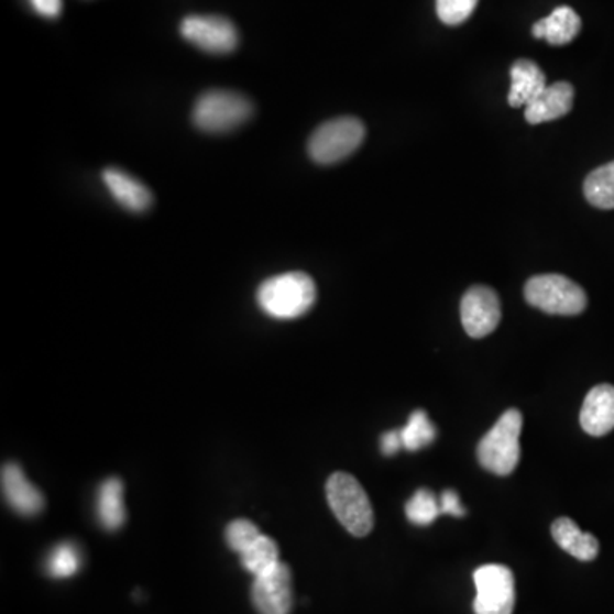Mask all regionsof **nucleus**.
I'll list each match as a JSON object with an SVG mask.
<instances>
[{
  "label": "nucleus",
  "mask_w": 614,
  "mask_h": 614,
  "mask_svg": "<svg viewBox=\"0 0 614 614\" xmlns=\"http://www.w3.org/2000/svg\"><path fill=\"white\" fill-rule=\"evenodd\" d=\"M183 39L207 54H231L238 48L239 33L222 15H188L182 23Z\"/></svg>",
  "instance_id": "obj_8"
},
{
  "label": "nucleus",
  "mask_w": 614,
  "mask_h": 614,
  "mask_svg": "<svg viewBox=\"0 0 614 614\" xmlns=\"http://www.w3.org/2000/svg\"><path fill=\"white\" fill-rule=\"evenodd\" d=\"M461 319L471 338H483L495 331L502 319L497 293L485 285L471 287L461 300Z\"/></svg>",
  "instance_id": "obj_10"
},
{
  "label": "nucleus",
  "mask_w": 614,
  "mask_h": 614,
  "mask_svg": "<svg viewBox=\"0 0 614 614\" xmlns=\"http://www.w3.org/2000/svg\"><path fill=\"white\" fill-rule=\"evenodd\" d=\"M34 11L45 18H57L62 12V0H30Z\"/></svg>",
  "instance_id": "obj_28"
},
{
  "label": "nucleus",
  "mask_w": 614,
  "mask_h": 614,
  "mask_svg": "<svg viewBox=\"0 0 614 614\" xmlns=\"http://www.w3.org/2000/svg\"><path fill=\"white\" fill-rule=\"evenodd\" d=\"M327 497L335 516L350 535L362 538L372 531L374 511L371 501L352 474H331L327 483Z\"/></svg>",
  "instance_id": "obj_2"
},
{
  "label": "nucleus",
  "mask_w": 614,
  "mask_h": 614,
  "mask_svg": "<svg viewBox=\"0 0 614 614\" xmlns=\"http://www.w3.org/2000/svg\"><path fill=\"white\" fill-rule=\"evenodd\" d=\"M405 512L409 523L417 524V526H429V524L436 523L437 517L442 514L439 498L427 489L415 492L414 497L406 502Z\"/></svg>",
  "instance_id": "obj_23"
},
{
  "label": "nucleus",
  "mask_w": 614,
  "mask_h": 614,
  "mask_svg": "<svg viewBox=\"0 0 614 614\" xmlns=\"http://www.w3.org/2000/svg\"><path fill=\"white\" fill-rule=\"evenodd\" d=\"M584 195L595 209H614V161L589 173L584 182Z\"/></svg>",
  "instance_id": "obj_19"
},
{
  "label": "nucleus",
  "mask_w": 614,
  "mask_h": 614,
  "mask_svg": "<svg viewBox=\"0 0 614 614\" xmlns=\"http://www.w3.org/2000/svg\"><path fill=\"white\" fill-rule=\"evenodd\" d=\"M523 415L511 408L498 418L493 429L478 443V459L490 473L507 476L516 470L520 458L519 437Z\"/></svg>",
  "instance_id": "obj_3"
},
{
  "label": "nucleus",
  "mask_w": 614,
  "mask_h": 614,
  "mask_svg": "<svg viewBox=\"0 0 614 614\" xmlns=\"http://www.w3.org/2000/svg\"><path fill=\"white\" fill-rule=\"evenodd\" d=\"M474 613L512 614L516 606V580L511 569L504 566H485L474 572Z\"/></svg>",
  "instance_id": "obj_7"
},
{
  "label": "nucleus",
  "mask_w": 614,
  "mask_h": 614,
  "mask_svg": "<svg viewBox=\"0 0 614 614\" xmlns=\"http://www.w3.org/2000/svg\"><path fill=\"white\" fill-rule=\"evenodd\" d=\"M582 28L579 14L572 8L561 6L555 9L548 18L538 21L533 26V36L546 40L550 45L561 46L573 42Z\"/></svg>",
  "instance_id": "obj_16"
},
{
  "label": "nucleus",
  "mask_w": 614,
  "mask_h": 614,
  "mask_svg": "<svg viewBox=\"0 0 614 614\" xmlns=\"http://www.w3.org/2000/svg\"><path fill=\"white\" fill-rule=\"evenodd\" d=\"M251 600L260 614H288L293 611V573L285 563L254 577Z\"/></svg>",
  "instance_id": "obj_9"
},
{
  "label": "nucleus",
  "mask_w": 614,
  "mask_h": 614,
  "mask_svg": "<svg viewBox=\"0 0 614 614\" xmlns=\"http://www.w3.org/2000/svg\"><path fill=\"white\" fill-rule=\"evenodd\" d=\"M551 536L561 550L577 560L591 561L600 555V541L589 533L580 531L570 517H560L551 526Z\"/></svg>",
  "instance_id": "obj_17"
},
{
  "label": "nucleus",
  "mask_w": 614,
  "mask_h": 614,
  "mask_svg": "<svg viewBox=\"0 0 614 614\" xmlns=\"http://www.w3.org/2000/svg\"><path fill=\"white\" fill-rule=\"evenodd\" d=\"M260 536H262V533H260L259 527L246 519L232 520L226 529L228 545L231 546V550L239 555L246 551Z\"/></svg>",
  "instance_id": "obj_24"
},
{
  "label": "nucleus",
  "mask_w": 614,
  "mask_h": 614,
  "mask_svg": "<svg viewBox=\"0 0 614 614\" xmlns=\"http://www.w3.org/2000/svg\"><path fill=\"white\" fill-rule=\"evenodd\" d=\"M2 490L6 501L21 516H36L45 505L42 492L28 482L26 474L18 464L9 463L2 468Z\"/></svg>",
  "instance_id": "obj_12"
},
{
  "label": "nucleus",
  "mask_w": 614,
  "mask_h": 614,
  "mask_svg": "<svg viewBox=\"0 0 614 614\" xmlns=\"http://www.w3.org/2000/svg\"><path fill=\"white\" fill-rule=\"evenodd\" d=\"M102 179L107 183L108 190L113 195L118 204L123 205L127 210L132 212H145L152 205V194L144 183L133 178L132 175L125 171L118 169V167H110V169L102 173Z\"/></svg>",
  "instance_id": "obj_14"
},
{
  "label": "nucleus",
  "mask_w": 614,
  "mask_h": 614,
  "mask_svg": "<svg viewBox=\"0 0 614 614\" xmlns=\"http://www.w3.org/2000/svg\"><path fill=\"white\" fill-rule=\"evenodd\" d=\"M402 448H405L403 446L402 430H391V432H386L381 437V451H383V454H396Z\"/></svg>",
  "instance_id": "obj_27"
},
{
  "label": "nucleus",
  "mask_w": 614,
  "mask_h": 614,
  "mask_svg": "<svg viewBox=\"0 0 614 614\" xmlns=\"http://www.w3.org/2000/svg\"><path fill=\"white\" fill-rule=\"evenodd\" d=\"M83 557L73 542H61L46 557V573L54 579H67L79 572Z\"/></svg>",
  "instance_id": "obj_21"
},
{
  "label": "nucleus",
  "mask_w": 614,
  "mask_h": 614,
  "mask_svg": "<svg viewBox=\"0 0 614 614\" xmlns=\"http://www.w3.org/2000/svg\"><path fill=\"white\" fill-rule=\"evenodd\" d=\"M573 88L569 83H555L546 86L545 91L533 99L524 111L527 123L538 125V123L553 122L558 118L566 117L572 111Z\"/></svg>",
  "instance_id": "obj_13"
},
{
  "label": "nucleus",
  "mask_w": 614,
  "mask_h": 614,
  "mask_svg": "<svg viewBox=\"0 0 614 614\" xmlns=\"http://www.w3.org/2000/svg\"><path fill=\"white\" fill-rule=\"evenodd\" d=\"M278 546L268 536H260L246 551L241 553V563L254 577L266 572L278 563Z\"/></svg>",
  "instance_id": "obj_20"
},
{
  "label": "nucleus",
  "mask_w": 614,
  "mask_h": 614,
  "mask_svg": "<svg viewBox=\"0 0 614 614\" xmlns=\"http://www.w3.org/2000/svg\"><path fill=\"white\" fill-rule=\"evenodd\" d=\"M402 439L403 446L408 451H418V449H424L425 446L434 442L436 427H434L424 409H415L412 417L408 418V424L402 429Z\"/></svg>",
  "instance_id": "obj_22"
},
{
  "label": "nucleus",
  "mask_w": 614,
  "mask_h": 614,
  "mask_svg": "<svg viewBox=\"0 0 614 614\" xmlns=\"http://www.w3.org/2000/svg\"><path fill=\"white\" fill-rule=\"evenodd\" d=\"M98 517L108 531H114L125 523L123 485L120 478H108L107 482L99 486Z\"/></svg>",
  "instance_id": "obj_18"
},
{
  "label": "nucleus",
  "mask_w": 614,
  "mask_h": 614,
  "mask_svg": "<svg viewBox=\"0 0 614 614\" xmlns=\"http://www.w3.org/2000/svg\"><path fill=\"white\" fill-rule=\"evenodd\" d=\"M439 502L442 514H449V516L454 517H463L464 514H467L463 504H461V498H459L454 490H446V492H442Z\"/></svg>",
  "instance_id": "obj_26"
},
{
  "label": "nucleus",
  "mask_w": 614,
  "mask_h": 614,
  "mask_svg": "<svg viewBox=\"0 0 614 614\" xmlns=\"http://www.w3.org/2000/svg\"><path fill=\"white\" fill-rule=\"evenodd\" d=\"M253 102L241 92L213 89L204 92L195 102V127L207 133H228L250 120Z\"/></svg>",
  "instance_id": "obj_4"
},
{
  "label": "nucleus",
  "mask_w": 614,
  "mask_h": 614,
  "mask_svg": "<svg viewBox=\"0 0 614 614\" xmlns=\"http://www.w3.org/2000/svg\"><path fill=\"white\" fill-rule=\"evenodd\" d=\"M524 296L533 307L548 315L577 316L588 307L584 288L558 273L529 278Z\"/></svg>",
  "instance_id": "obj_5"
},
{
  "label": "nucleus",
  "mask_w": 614,
  "mask_h": 614,
  "mask_svg": "<svg viewBox=\"0 0 614 614\" xmlns=\"http://www.w3.org/2000/svg\"><path fill=\"white\" fill-rule=\"evenodd\" d=\"M256 300L263 313L272 318H299L315 304L316 284L307 273H282L260 285Z\"/></svg>",
  "instance_id": "obj_1"
},
{
  "label": "nucleus",
  "mask_w": 614,
  "mask_h": 614,
  "mask_svg": "<svg viewBox=\"0 0 614 614\" xmlns=\"http://www.w3.org/2000/svg\"><path fill=\"white\" fill-rule=\"evenodd\" d=\"M545 89L546 77L538 64L531 61H517L512 65L511 91H508V105L512 108H526Z\"/></svg>",
  "instance_id": "obj_15"
},
{
  "label": "nucleus",
  "mask_w": 614,
  "mask_h": 614,
  "mask_svg": "<svg viewBox=\"0 0 614 614\" xmlns=\"http://www.w3.org/2000/svg\"><path fill=\"white\" fill-rule=\"evenodd\" d=\"M478 0H437V15L443 24L458 26L473 14Z\"/></svg>",
  "instance_id": "obj_25"
},
{
  "label": "nucleus",
  "mask_w": 614,
  "mask_h": 614,
  "mask_svg": "<svg viewBox=\"0 0 614 614\" xmlns=\"http://www.w3.org/2000/svg\"><path fill=\"white\" fill-rule=\"evenodd\" d=\"M364 136L365 127L359 118H335L315 130L307 151L315 163H340L361 147Z\"/></svg>",
  "instance_id": "obj_6"
},
{
  "label": "nucleus",
  "mask_w": 614,
  "mask_h": 614,
  "mask_svg": "<svg viewBox=\"0 0 614 614\" xmlns=\"http://www.w3.org/2000/svg\"><path fill=\"white\" fill-rule=\"evenodd\" d=\"M580 425L594 437L606 436L614 429V386L600 384L589 391L580 409Z\"/></svg>",
  "instance_id": "obj_11"
}]
</instances>
